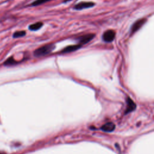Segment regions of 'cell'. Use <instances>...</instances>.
Segmentation results:
<instances>
[{
    "label": "cell",
    "mask_w": 154,
    "mask_h": 154,
    "mask_svg": "<svg viewBox=\"0 0 154 154\" xmlns=\"http://www.w3.org/2000/svg\"><path fill=\"white\" fill-rule=\"evenodd\" d=\"M0 154H6V153L4 152H0Z\"/></svg>",
    "instance_id": "5bb4252c"
},
{
    "label": "cell",
    "mask_w": 154,
    "mask_h": 154,
    "mask_svg": "<svg viewBox=\"0 0 154 154\" xmlns=\"http://www.w3.org/2000/svg\"><path fill=\"white\" fill-rule=\"evenodd\" d=\"M51 0H35V1L32 2L31 4H29V6H37V5H40L41 4H45L47 2L51 1Z\"/></svg>",
    "instance_id": "7c38bea8"
},
{
    "label": "cell",
    "mask_w": 154,
    "mask_h": 154,
    "mask_svg": "<svg viewBox=\"0 0 154 154\" xmlns=\"http://www.w3.org/2000/svg\"><path fill=\"white\" fill-rule=\"evenodd\" d=\"M43 25V23L41 22H38L34 23H32L31 25H30L28 26V28L29 30L31 31H37L39 29H40Z\"/></svg>",
    "instance_id": "9c48e42d"
},
{
    "label": "cell",
    "mask_w": 154,
    "mask_h": 154,
    "mask_svg": "<svg viewBox=\"0 0 154 154\" xmlns=\"http://www.w3.org/2000/svg\"><path fill=\"white\" fill-rule=\"evenodd\" d=\"M95 4L93 2H81L76 4L73 8L76 10H81L85 8H88L94 7Z\"/></svg>",
    "instance_id": "5b68a950"
},
{
    "label": "cell",
    "mask_w": 154,
    "mask_h": 154,
    "mask_svg": "<svg viewBox=\"0 0 154 154\" xmlns=\"http://www.w3.org/2000/svg\"><path fill=\"white\" fill-rule=\"evenodd\" d=\"M135 108H136L135 103L131 98L128 97L127 99V109L125 112L127 114L129 112H131L134 109H135Z\"/></svg>",
    "instance_id": "ba28073f"
},
{
    "label": "cell",
    "mask_w": 154,
    "mask_h": 154,
    "mask_svg": "<svg viewBox=\"0 0 154 154\" xmlns=\"http://www.w3.org/2000/svg\"><path fill=\"white\" fill-rule=\"evenodd\" d=\"M94 37H95L94 34L90 33V34H87L79 36V37L77 38L76 40L78 42L79 45L83 46L84 45H85L88 42H90L91 40H92Z\"/></svg>",
    "instance_id": "7a4b0ae2"
},
{
    "label": "cell",
    "mask_w": 154,
    "mask_h": 154,
    "mask_svg": "<svg viewBox=\"0 0 154 154\" xmlns=\"http://www.w3.org/2000/svg\"><path fill=\"white\" fill-rule=\"evenodd\" d=\"M116 33L114 30L108 29L105 31L102 35V40L106 43L112 42L115 38Z\"/></svg>",
    "instance_id": "277c9868"
},
{
    "label": "cell",
    "mask_w": 154,
    "mask_h": 154,
    "mask_svg": "<svg viewBox=\"0 0 154 154\" xmlns=\"http://www.w3.org/2000/svg\"><path fill=\"white\" fill-rule=\"evenodd\" d=\"M71 1V0H66V1H64V2H67V1Z\"/></svg>",
    "instance_id": "4fadbf2b"
},
{
    "label": "cell",
    "mask_w": 154,
    "mask_h": 154,
    "mask_svg": "<svg viewBox=\"0 0 154 154\" xmlns=\"http://www.w3.org/2000/svg\"><path fill=\"white\" fill-rule=\"evenodd\" d=\"M82 46L78 44V45H69L66 47H65L63 50H61V53L62 54H66V53H70L72 52H74L76 50L79 49Z\"/></svg>",
    "instance_id": "8992f818"
},
{
    "label": "cell",
    "mask_w": 154,
    "mask_h": 154,
    "mask_svg": "<svg viewBox=\"0 0 154 154\" xmlns=\"http://www.w3.org/2000/svg\"><path fill=\"white\" fill-rule=\"evenodd\" d=\"M17 63H18V62L17 61H16L13 57H11L10 58H8L4 63V66H13V65H15Z\"/></svg>",
    "instance_id": "30bf717a"
},
{
    "label": "cell",
    "mask_w": 154,
    "mask_h": 154,
    "mask_svg": "<svg viewBox=\"0 0 154 154\" xmlns=\"http://www.w3.org/2000/svg\"><path fill=\"white\" fill-rule=\"evenodd\" d=\"M26 35V31H16L13 33V37L14 38H20L25 36Z\"/></svg>",
    "instance_id": "8fae6325"
},
{
    "label": "cell",
    "mask_w": 154,
    "mask_h": 154,
    "mask_svg": "<svg viewBox=\"0 0 154 154\" xmlns=\"http://www.w3.org/2000/svg\"><path fill=\"white\" fill-rule=\"evenodd\" d=\"M55 48V45L54 43H49L45 45L36 49L34 51V55L36 57L45 56L50 54Z\"/></svg>",
    "instance_id": "6da1fadb"
},
{
    "label": "cell",
    "mask_w": 154,
    "mask_h": 154,
    "mask_svg": "<svg viewBox=\"0 0 154 154\" xmlns=\"http://www.w3.org/2000/svg\"><path fill=\"white\" fill-rule=\"evenodd\" d=\"M115 127H116L115 125L113 123L108 122V123H106L105 125H103L101 127V129L104 132H112L114 130Z\"/></svg>",
    "instance_id": "52a82bcc"
},
{
    "label": "cell",
    "mask_w": 154,
    "mask_h": 154,
    "mask_svg": "<svg viewBox=\"0 0 154 154\" xmlns=\"http://www.w3.org/2000/svg\"><path fill=\"white\" fill-rule=\"evenodd\" d=\"M146 21H147V19L145 18L139 19L137 20H136L131 26V34H133L134 33L137 32L138 30H139L143 26V25L146 22Z\"/></svg>",
    "instance_id": "3957f363"
}]
</instances>
